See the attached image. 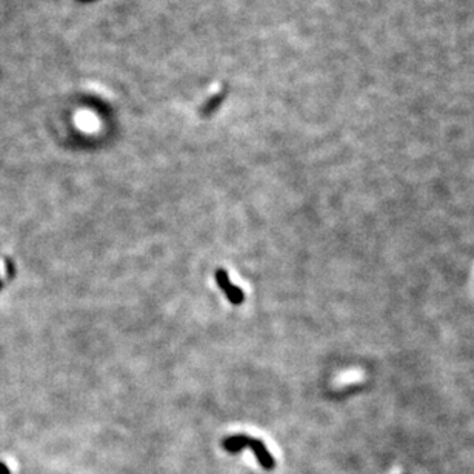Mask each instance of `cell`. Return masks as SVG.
Listing matches in <instances>:
<instances>
[{
	"mask_svg": "<svg viewBox=\"0 0 474 474\" xmlns=\"http://www.w3.org/2000/svg\"><path fill=\"white\" fill-rule=\"evenodd\" d=\"M222 445H224V447H225L228 451H239V450H242L243 447H251V450L256 453V456H257V459H259V463H260L263 468L271 469V468H274V465H276L274 457H273V456L269 454V451L266 450L265 443H263L262 440H259V439H251V437H248V436L240 434V436H231V437L225 439Z\"/></svg>",
	"mask_w": 474,
	"mask_h": 474,
	"instance_id": "obj_1",
	"label": "cell"
},
{
	"mask_svg": "<svg viewBox=\"0 0 474 474\" xmlns=\"http://www.w3.org/2000/svg\"><path fill=\"white\" fill-rule=\"evenodd\" d=\"M216 282H217L219 288L225 293V296L228 297V300H230L233 305H242V303H243V300H245L243 291H242L239 287H236V285H233V284L230 282L228 273H227L225 269L220 268V269L216 271Z\"/></svg>",
	"mask_w": 474,
	"mask_h": 474,
	"instance_id": "obj_2",
	"label": "cell"
}]
</instances>
